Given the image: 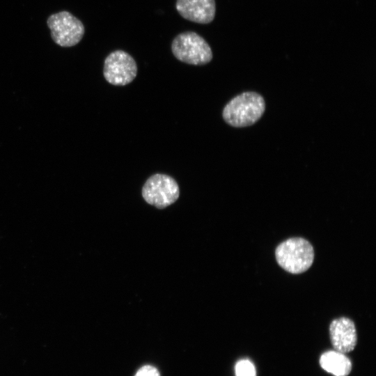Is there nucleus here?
<instances>
[{
	"label": "nucleus",
	"instance_id": "obj_1",
	"mask_svg": "<svg viewBox=\"0 0 376 376\" xmlns=\"http://www.w3.org/2000/svg\"><path fill=\"white\" fill-rule=\"evenodd\" d=\"M265 109L263 97L253 91L244 92L230 100L222 116L226 123L235 127L250 126L256 123Z\"/></svg>",
	"mask_w": 376,
	"mask_h": 376
},
{
	"label": "nucleus",
	"instance_id": "obj_2",
	"mask_svg": "<svg viewBox=\"0 0 376 376\" xmlns=\"http://www.w3.org/2000/svg\"><path fill=\"white\" fill-rule=\"evenodd\" d=\"M278 264L292 274L306 272L314 260V249L311 244L301 237H292L281 242L276 249Z\"/></svg>",
	"mask_w": 376,
	"mask_h": 376
},
{
	"label": "nucleus",
	"instance_id": "obj_3",
	"mask_svg": "<svg viewBox=\"0 0 376 376\" xmlns=\"http://www.w3.org/2000/svg\"><path fill=\"white\" fill-rule=\"evenodd\" d=\"M174 56L181 62L202 65L212 59V52L207 41L194 31L179 33L171 42Z\"/></svg>",
	"mask_w": 376,
	"mask_h": 376
},
{
	"label": "nucleus",
	"instance_id": "obj_4",
	"mask_svg": "<svg viewBox=\"0 0 376 376\" xmlns=\"http://www.w3.org/2000/svg\"><path fill=\"white\" fill-rule=\"evenodd\" d=\"M180 195L177 182L171 176L156 173L146 181L142 196L150 205L163 209L175 203Z\"/></svg>",
	"mask_w": 376,
	"mask_h": 376
},
{
	"label": "nucleus",
	"instance_id": "obj_5",
	"mask_svg": "<svg viewBox=\"0 0 376 376\" xmlns=\"http://www.w3.org/2000/svg\"><path fill=\"white\" fill-rule=\"evenodd\" d=\"M53 40L64 47L79 43L84 34V26L76 17L68 11L50 15L47 21Z\"/></svg>",
	"mask_w": 376,
	"mask_h": 376
},
{
	"label": "nucleus",
	"instance_id": "obj_6",
	"mask_svg": "<svg viewBox=\"0 0 376 376\" xmlns=\"http://www.w3.org/2000/svg\"><path fill=\"white\" fill-rule=\"evenodd\" d=\"M103 74L105 79L114 86H125L132 82L137 75L134 58L123 50L111 52L105 58Z\"/></svg>",
	"mask_w": 376,
	"mask_h": 376
},
{
	"label": "nucleus",
	"instance_id": "obj_7",
	"mask_svg": "<svg viewBox=\"0 0 376 376\" xmlns=\"http://www.w3.org/2000/svg\"><path fill=\"white\" fill-rule=\"evenodd\" d=\"M331 343L336 351L343 354L352 351L357 343V334L354 322L341 317L332 320L329 325Z\"/></svg>",
	"mask_w": 376,
	"mask_h": 376
},
{
	"label": "nucleus",
	"instance_id": "obj_8",
	"mask_svg": "<svg viewBox=\"0 0 376 376\" xmlns=\"http://www.w3.org/2000/svg\"><path fill=\"white\" fill-rule=\"evenodd\" d=\"M175 8L184 19L203 24L212 22L216 14L215 0H177Z\"/></svg>",
	"mask_w": 376,
	"mask_h": 376
},
{
	"label": "nucleus",
	"instance_id": "obj_9",
	"mask_svg": "<svg viewBox=\"0 0 376 376\" xmlns=\"http://www.w3.org/2000/svg\"><path fill=\"white\" fill-rule=\"evenodd\" d=\"M320 365L325 371L334 376H347L352 370V363L343 353L327 351L320 358Z\"/></svg>",
	"mask_w": 376,
	"mask_h": 376
},
{
	"label": "nucleus",
	"instance_id": "obj_10",
	"mask_svg": "<svg viewBox=\"0 0 376 376\" xmlns=\"http://www.w3.org/2000/svg\"><path fill=\"white\" fill-rule=\"evenodd\" d=\"M235 376H256L253 363L249 359L239 360L235 366Z\"/></svg>",
	"mask_w": 376,
	"mask_h": 376
},
{
	"label": "nucleus",
	"instance_id": "obj_11",
	"mask_svg": "<svg viewBox=\"0 0 376 376\" xmlns=\"http://www.w3.org/2000/svg\"><path fill=\"white\" fill-rule=\"evenodd\" d=\"M134 376H160V373L155 367L145 365L137 370Z\"/></svg>",
	"mask_w": 376,
	"mask_h": 376
}]
</instances>
